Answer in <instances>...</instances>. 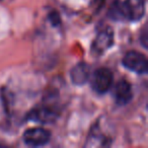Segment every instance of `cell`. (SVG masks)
<instances>
[{"instance_id": "obj_11", "label": "cell", "mask_w": 148, "mask_h": 148, "mask_svg": "<svg viewBox=\"0 0 148 148\" xmlns=\"http://www.w3.org/2000/svg\"><path fill=\"white\" fill-rule=\"evenodd\" d=\"M50 17H51L50 19H51V21H53V23H55V25H57V23H59V21H60L59 16H58V15L56 14V13H52L51 16H50Z\"/></svg>"}, {"instance_id": "obj_9", "label": "cell", "mask_w": 148, "mask_h": 148, "mask_svg": "<svg viewBox=\"0 0 148 148\" xmlns=\"http://www.w3.org/2000/svg\"><path fill=\"white\" fill-rule=\"evenodd\" d=\"M70 77L74 84L82 85L89 80L90 77V68L86 63H78L74 66L70 73Z\"/></svg>"}, {"instance_id": "obj_7", "label": "cell", "mask_w": 148, "mask_h": 148, "mask_svg": "<svg viewBox=\"0 0 148 148\" xmlns=\"http://www.w3.org/2000/svg\"><path fill=\"white\" fill-rule=\"evenodd\" d=\"M113 97L115 99V101L119 106H125L131 101L133 97L132 92V87L130 83L127 80H119L117 84L115 85L113 90Z\"/></svg>"}, {"instance_id": "obj_4", "label": "cell", "mask_w": 148, "mask_h": 148, "mask_svg": "<svg viewBox=\"0 0 148 148\" xmlns=\"http://www.w3.org/2000/svg\"><path fill=\"white\" fill-rule=\"evenodd\" d=\"M123 65L137 74H146L148 64L146 56L137 51H129L123 58Z\"/></svg>"}, {"instance_id": "obj_6", "label": "cell", "mask_w": 148, "mask_h": 148, "mask_svg": "<svg viewBox=\"0 0 148 148\" xmlns=\"http://www.w3.org/2000/svg\"><path fill=\"white\" fill-rule=\"evenodd\" d=\"M50 132L41 127L27 129L23 134V141L29 146L45 145L50 140Z\"/></svg>"}, {"instance_id": "obj_1", "label": "cell", "mask_w": 148, "mask_h": 148, "mask_svg": "<svg viewBox=\"0 0 148 148\" xmlns=\"http://www.w3.org/2000/svg\"><path fill=\"white\" fill-rule=\"evenodd\" d=\"M145 13V0H116L110 15L116 21H137Z\"/></svg>"}, {"instance_id": "obj_2", "label": "cell", "mask_w": 148, "mask_h": 148, "mask_svg": "<svg viewBox=\"0 0 148 148\" xmlns=\"http://www.w3.org/2000/svg\"><path fill=\"white\" fill-rule=\"evenodd\" d=\"M58 116H59V113L57 111V108L50 103H44V105L34 108L27 114V119L29 121L40 124H51L58 119Z\"/></svg>"}, {"instance_id": "obj_3", "label": "cell", "mask_w": 148, "mask_h": 148, "mask_svg": "<svg viewBox=\"0 0 148 148\" xmlns=\"http://www.w3.org/2000/svg\"><path fill=\"white\" fill-rule=\"evenodd\" d=\"M89 78H90L92 89L99 95H103L107 91H109L114 81L113 73L108 68L97 69Z\"/></svg>"}, {"instance_id": "obj_12", "label": "cell", "mask_w": 148, "mask_h": 148, "mask_svg": "<svg viewBox=\"0 0 148 148\" xmlns=\"http://www.w3.org/2000/svg\"><path fill=\"white\" fill-rule=\"evenodd\" d=\"M0 1H2L3 2V1H8V0H0Z\"/></svg>"}, {"instance_id": "obj_5", "label": "cell", "mask_w": 148, "mask_h": 148, "mask_svg": "<svg viewBox=\"0 0 148 148\" xmlns=\"http://www.w3.org/2000/svg\"><path fill=\"white\" fill-rule=\"evenodd\" d=\"M114 44V33L110 27L101 29L91 46V53L95 56H101L110 49Z\"/></svg>"}, {"instance_id": "obj_10", "label": "cell", "mask_w": 148, "mask_h": 148, "mask_svg": "<svg viewBox=\"0 0 148 148\" xmlns=\"http://www.w3.org/2000/svg\"><path fill=\"white\" fill-rule=\"evenodd\" d=\"M141 38H142V44H143L144 48H147V32H146V29L143 31Z\"/></svg>"}, {"instance_id": "obj_8", "label": "cell", "mask_w": 148, "mask_h": 148, "mask_svg": "<svg viewBox=\"0 0 148 148\" xmlns=\"http://www.w3.org/2000/svg\"><path fill=\"white\" fill-rule=\"evenodd\" d=\"M112 138L103 133L99 125H95L90 131L85 147H106L111 144Z\"/></svg>"}]
</instances>
